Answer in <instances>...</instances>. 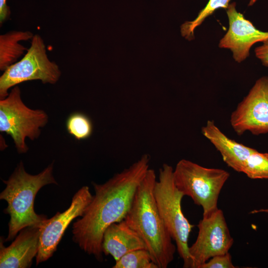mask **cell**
I'll return each mask as SVG.
<instances>
[{
  "label": "cell",
  "mask_w": 268,
  "mask_h": 268,
  "mask_svg": "<svg viewBox=\"0 0 268 268\" xmlns=\"http://www.w3.org/2000/svg\"><path fill=\"white\" fill-rule=\"evenodd\" d=\"M149 156L143 154L105 183H92L95 195L81 218L73 223L72 233L73 241L97 260L103 259L102 244L105 230L125 219L137 189L149 169Z\"/></svg>",
  "instance_id": "1"
},
{
  "label": "cell",
  "mask_w": 268,
  "mask_h": 268,
  "mask_svg": "<svg viewBox=\"0 0 268 268\" xmlns=\"http://www.w3.org/2000/svg\"><path fill=\"white\" fill-rule=\"evenodd\" d=\"M156 181L155 172L149 168L137 189L124 220L142 239L158 268H167L174 258L177 248L156 205L154 194Z\"/></svg>",
  "instance_id": "2"
},
{
  "label": "cell",
  "mask_w": 268,
  "mask_h": 268,
  "mask_svg": "<svg viewBox=\"0 0 268 268\" xmlns=\"http://www.w3.org/2000/svg\"><path fill=\"white\" fill-rule=\"evenodd\" d=\"M52 163L40 173L31 175L24 169L20 162L7 180L0 194V199L7 202L3 210L9 214L8 233L5 241L12 240L22 229L29 226L41 227L47 219L44 214H38L34 210V200L37 193L43 186L50 184L57 185L53 175Z\"/></svg>",
  "instance_id": "3"
},
{
  "label": "cell",
  "mask_w": 268,
  "mask_h": 268,
  "mask_svg": "<svg viewBox=\"0 0 268 268\" xmlns=\"http://www.w3.org/2000/svg\"><path fill=\"white\" fill-rule=\"evenodd\" d=\"M154 194L159 213L183 260V268H193L188 240L194 226L182 211L181 202L184 196L175 185L171 166L165 163L159 169Z\"/></svg>",
  "instance_id": "4"
},
{
  "label": "cell",
  "mask_w": 268,
  "mask_h": 268,
  "mask_svg": "<svg viewBox=\"0 0 268 268\" xmlns=\"http://www.w3.org/2000/svg\"><path fill=\"white\" fill-rule=\"evenodd\" d=\"M229 176L225 170L205 167L185 159L179 161L173 169L176 187L202 208V217L218 209L219 196Z\"/></svg>",
  "instance_id": "5"
},
{
  "label": "cell",
  "mask_w": 268,
  "mask_h": 268,
  "mask_svg": "<svg viewBox=\"0 0 268 268\" xmlns=\"http://www.w3.org/2000/svg\"><path fill=\"white\" fill-rule=\"evenodd\" d=\"M48 122V117L44 111L31 109L25 105L17 85L7 97L0 100V131L10 136L19 153L28 151L25 139H37L41 129Z\"/></svg>",
  "instance_id": "6"
},
{
  "label": "cell",
  "mask_w": 268,
  "mask_h": 268,
  "mask_svg": "<svg viewBox=\"0 0 268 268\" xmlns=\"http://www.w3.org/2000/svg\"><path fill=\"white\" fill-rule=\"evenodd\" d=\"M0 77V98L8 95L12 87L29 80H40L43 83L55 84L61 72L59 66L49 60L41 37L34 35L30 47L22 59L9 66Z\"/></svg>",
  "instance_id": "7"
},
{
  "label": "cell",
  "mask_w": 268,
  "mask_h": 268,
  "mask_svg": "<svg viewBox=\"0 0 268 268\" xmlns=\"http://www.w3.org/2000/svg\"><path fill=\"white\" fill-rule=\"evenodd\" d=\"M198 227L197 239L189 248L193 268H200L212 257L229 252L234 243L223 212L219 208L202 217Z\"/></svg>",
  "instance_id": "8"
},
{
  "label": "cell",
  "mask_w": 268,
  "mask_h": 268,
  "mask_svg": "<svg viewBox=\"0 0 268 268\" xmlns=\"http://www.w3.org/2000/svg\"><path fill=\"white\" fill-rule=\"evenodd\" d=\"M230 123L237 134L247 131L268 133V77L259 78L231 114Z\"/></svg>",
  "instance_id": "9"
},
{
  "label": "cell",
  "mask_w": 268,
  "mask_h": 268,
  "mask_svg": "<svg viewBox=\"0 0 268 268\" xmlns=\"http://www.w3.org/2000/svg\"><path fill=\"white\" fill-rule=\"evenodd\" d=\"M92 198L89 187L83 186L74 195L67 209L45 221L40 227L36 265L53 256L67 227L74 219L83 215Z\"/></svg>",
  "instance_id": "10"
},
{
  "label": "cell",
  "mask_w": 268,
  "mask_h": 268,
  "mask_svg": "<svg viewBox=\"0 0 268 268\" xmlns=\"http://www.w3.org/2000/svg\"><path fill=\"white\" fill-rule=\"evenodd\" d=\"M226 10L229 28L220 40L218 46L230 50L234 60L241 63L249 56L250 49L254 44L268 38V32L257 29L243 14L238 12L235 2L229 4Z\"/></svg>",
  "instance_id": "11"
},
{
  "label": "cell",
  "mask_w": 268,
  "mask_h": 268,
  "mask_svg": "<svg viewBox=\"0 0 268 268\" xmlns=\"http://www.w3.org/2000/svg\"><path fill=\"white\" fill-rule=\"evenodd\" d=\"M40 228L29 226L22 229L14 241L5 247L3 238L0 243V268L30 267L39 246Z\"/></svg>",
  "instance_id": "12"
},
{
  "label": "cell",
  "mask_w": 268,
  "mask_h": 268,
  "mask_svg": "<svg viewBox=\"0 0 268 268\" xmlns=\"http://www.w3.org/2000/svg\"><path fill=\"white\" fill-rule=\"evenodd\" d=\"M201 133L219 152L224 162L238 172H241L247 159L256 150L227 137L213 121H207Z\"/></svg>",
  "instance_id": "13"
},
{
  "label": "cell",
  "mask_w": 268,
  "mask_h": 268,
  "mask_svg": "<svg viewBox=\"0 0 268 268\" xmlns=\"http://www.w3.org/2000/svg\"><path fill=\"white\" fill-rule=\"evenodd\" d=\"M102 249L103 254L111 255L115 262L131 251L147 250L142 239L124 220L106 228L103 234Z\"/></svg>",
  "instance_id": "14"
},
{
  "label": "cell",
  "mask_w": 268,
  "mask_h": 268,
  "mask_svg": "<svg viewBox=\"0 0 268 268\" xmlns=\"http://www.w3.org/2000/svg\"><path fill=\"white\" fill-rule=\"evenodd\" d=\"M29 32L12 31L0 36V69L5 70L23 54L26 48L19 44L20 40L33 37Z\"/></svg>",
  "instance_id": "15"
},
{
  "label": "cell",
  "mask_w": 268,
  "mask_h": 268,
  "mask_svg": "<svg viewBox=\"0 0 268 268\" xmlns=\"http://www.w3.org/2000/svg\"><path fill=\"white\" fill-rule=\"evenodd\" d=\"M230 1L231 0H209L206 6L199 12L195 20L186 21L181 25V32L182 36L188 40L194 39L195 28L218 8H223L226 9Z\"/></svg>",
  "instance_id": "16"
},
{
  "label": "cell",
  "mask_w": 268,
  "mask_h": 268,
  "mask_svg": "<svg viewBox=\"0 0 268 268\" xmlns=\"http://www.w3.org/2000/svg\"><path fill=\"white\" fill-rule=\"evenodd\" d=\"M241 172L252 179H268V153L256 149L247 159Z\"/></svg>",
  "instance_id": "17"
},
{
  "label": "cell",
  "mask_w": 268,
  "mask_h": 268,
  "mask_svg": "<svg viewBox=\"0 0 268 268\" xmlns=\"http://www.w3.org/2000/svg\"><path fill=\"white\" fill-rule=\"evenodd\" d=\"M66 128L69 134L77 140L89 138L93 132V125L90 119L79 112L71 114L66 121Z\"/></svg>",
  "instance_id": "18"
},
{
  "label": "cell",
  "mask_w": 268,
  "mask_h": 268,
  "mask_svg": "<svg viewBox=\"0 0 268 268\" xmlns=\"http://www.w3.org/2000/svg\"><path fill=\"white\" fill-rule=\"evenodd\" d=\"M113 268H158L146 249L131 251L115 262Z\"/></svg>",
  "instance_id": "19"
},
{
  "label": "cell",
  "mask_w": 268,
  "mask_h": 268,
  "mask_svg": "<svg viewBox=\"0 0 268 268\" xmlns=\"http://www.w3.org/2000/svg\"><path fill=\"white\" fill-rule=\"evenodd\" d=\"M232 257L228 252L225 254L215 256L202 264L200 268H235Z\"/></svg>",
  "instance_id": "20"
},
{
  "label": "cell",
  "mask_w": 268,
  "mask_h": 268,
  "mask_svg": "<svg viewBox=\"0 0 268 268\" xmlns=\"http://www.w3.org/2000/svg\"><path fill=\"white\" fill-rule=\"evenodd\" d=\"M256 56L262 64L268 67V38L263 42V44L255 49Z\"/></svg>",
  "instance_id": "21"
},
{
  "label": "cell",
  "mask_w": 268,
  "mask_h": 268,
  "mask_svg": "<svg viewBox=\"0 0 268 268\" xmlns=\"http://www.w3.org/2000/svg\"><path fill=\"white\" fill-rule=\"evenodd\" d=\"M10 11L6 0H0V22H3L9 16Z\"/></svg>",
  "instance_id": "22"
}]
</instances>
